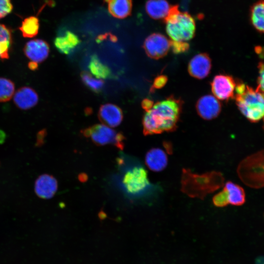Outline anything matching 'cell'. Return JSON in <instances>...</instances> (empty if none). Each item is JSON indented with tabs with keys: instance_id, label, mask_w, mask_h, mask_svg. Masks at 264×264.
Listing matches in <instances>:
<instances>
[{
	"instance_id": "cell-1",
	"label": "cell",
	"mask_w": 264,
	"mask_h": 264,
	"mask_svg": "<svg viewBox=\"0 0 264 264\" xmlns=\"http://www.w3.org/2000/svg\"><path fill=\"white\" fill-rule=\"evenodd\" d=\"M182 102L171 95L154 104L146 111L142 119L145 135L175 131L179 121Z\"/></svg>"
},
{
	"instance_id": "cell-2",
	"label": "cell",
	"mask_w": 264,
	"mask_h": 264,
	"mask_svg": "<svg viewBox=\"0 0 264 264\" xmlns=\"http://www.w3.org/2000/svg\"><path fill=\"white\" fill-rule=\"evenodd\" d=\"M221 173L215 171L199 175L183 168L181 177V191L188 196L202 200L208 194L213 193L224 185Z\"/></svg>"
},
{
	"instance_id": "cell-3",
	"label": "cell",
	"mask_w": 264,
	"mask_h": 264,
	"mask_svg": "<svg viewBox=\"0 0 264 264\" xmlns=\"http://www.w3.org/2000/svg\"><path fill=\"white\" fill-rule=\"evenodd\" d=\"M235 92L236 105L249 121L255 123L264 118V97L259 90L238 82Z\"/></svg>"
},
{
	"instance_id": "cell-4",
	"label": "cell",
	"mask_w": 264,
	"mask_h": 264,
	"mask_svg": "<svg viewBox=\"0 0 264 264\" xmlns=\"http://www.w3.org/2000/svg\"><path fill=\"white\" fill-rule=\"evenodd\" d=\"M163 21L166 24V32L173 41L187 42L195 36L194 19L187 12L179 11L177 5H173Z\"/></svg>"
},
{
	"instance_id": "cell-5",
	"label": "cell",
	"mask_w": 264,
	"mask_h": 264,
	"mask_svg": "<svg viewBox=\"0 0 264 264\" xmlns=\"http://www.w3.org/2000/svg\"><path fill=\"white\" fill-rule=\"evenodd\" d=\"M237 174L246 186L259 189L264 187V149L246 157L238 165Z\"/></svg>"
},
{
	"instance_id": "cell-6",
	"label": "cell",
	"mask_w": 264,
	"mask_h": 264,
	"mask_svg": "<svg viewBox=\"0 0 264 264\" xmlns=\"http://www.w3.org/2000/svg\"><path fill=\"white\" fill-rule=\"evenodd\" d=\"M126 190L135 196L157 194L160 191L158 185L151 183L148 178L146 170L141 165H137L129 170L122 180Z\"/></svg>"
},
{
	"instance_id": "cell-7",
	"label": "cell",
	"mask_w": 264,
	"mask_h": 264,
	"mask_svg": "<svg viewBox=\"0 0 264 264\" xmlns=\"http://www.w3.org/2000/svg\"><path fill=\"white\" fill-rule=\"evenodd\" d=\"M85 137L89 138L96 145H112L123 150L125 137L122 133L117 132L104 124H96L81 131Z\"/></svg>"
},
{
	"instance_id": "cell-8",
	"label": "cell",
	"mask_w": 264,
	"mask_h": 264,
	"mask_svg": "<svg viewBox=\"0 0 264 264\" xmlns=\"http://www.w3.org/2000/svg\"><path fill=\"white\" fill-rule=\"evenodd\" d=\"M143 48L148 57L159 59L168 53L171 48V41L161 33H154L146 38Z\"/></svg>"
},
{
	"instance_id": "cell-9",
	"label": "cell",
	"mask_w": 264,
	"mask_h": 264,
	"mask_svg": "<svg viewBox=\"0 0 264 264\" xmlns=\"http://www.w3.org/2000/svg\"><path fill=\"white\" fill-rule=\"evenodd\" d=\"M236 84L237 82L231 75L218 74L211 83V90L217 99L228 101L234 97Z\"/></svg>"
},
{
	"instance_id": "cell-10",
	"label": "cell",
	"mask_w": 264,
	"mask_h": 264,
	"mask_svg": "<svg viewBox=\"0 0 264 264\" xmlns=\"http://www.w3.org/2000/svg\"><path fill=\"white\" fill-rule=\"evenodd\" d=\"M196 110L200 117L205 120H211L218 117L221 106L215 96L208 94L200 97L196 103Z\"/></svg>"
},
{
	"instance_id": "cell-11",
	"label": "cell",
	"mask_w": 264,
	"mask_h": 264,
	"mask_svg": "<svg viewBox=\"0 0 264 264\" xmlns=\"http://www.w3.org/2000/svg\"><path fill=\"white\" fill-rule=\"evenodd\" d=\"M212 66L211 58L206 53H201L194 56L190 61L188 71L193 77L202 79L210 73Z\"/></svg>"
},
{
	"instance_id": "cell-12",
	"label": "cell",
	"mask_w": 264,
	"mask_h": 264,
	"mask_svg": "<svg viewBox=\"0 0 264 264\" xmlns=\"http://www.w3.org/2000/svg\"><path fill=\"white\" fill-rule=\"evenodd\" d=\"M23 52L31 61L38 64L44 61L47 58L49 53V46L44 40L34 39L26 43Z\"/></svg>"
},
{
	"instance_id": "cell-13",
	"label": "cell",
	"mask_w": 264,
	"mask_h": 264,
	"mask_svg": "<svg viewBox=\"0 0 264 264\" xmlns=\"http://www.w3.org/2000/svg\"><path fill=\"white\" fill-rule=\"evenodd\" d=\"M98 116L100 121L105 125L116 127L122 121L123 114L122 110L118 106L107 103L100 107Z\"/></svg>"
},
{
	"instance_id": "cell-14",
	"label": "cell",
	"mask_w": 264,
	"mask_h": 264,
	"mask_svg": "<svg viewBox=\"0 0 264 264\" xmlns=\"http://www.w3.org/2000/svg\"><path fill=\"white\" fill-rule=\"evenodd\" d=\"M57 189V181L52 176L42 175L35 181V192L42 198H51L55 194Z\"/></svg>"
},
{
	"instance_id": "cell-15",
	"label": "cell",
	"mask_w": 264,
	"mask_h": 264,
	"mask_svg": "<svg viewBox=\"0 0 264 264\" xmlns=\"http://www.w3.org/2000/svg\"><path fill=\"white\" fill-rule=\"evenodd\" d=\"M16 106L22 110H28L34 107L38 103L39 97L32 88L23 87L18 89L13 95Z\"/></svg>"
},
{
	"instance_id": "cell-16",
	"label": "cell",
	"mask_w": 264,
	"mask_h": 264,
	"mask_svg": "<svg viewBox=\"0 0 264 264\" xmlns=\"http://www.w3.org/2000/svg\"><path fill=\"white\" fill-rule=\"evenodd\" d=\"M145 164L151 171L159 172L167 166L168 157L165 152L158 148H152L146 153Z\"/></svg>"
},
{
	"instance_id": "cell-17",
	"label": "cell",
	"mask_w": 264,
	"mask_h": 264,
	"mask_svg": "<svg viewBox=\"0 0 264 264\" xmlns=\"http://www.w3.org/2000/svg\"><path fill=\"white\" fill-rule=\"evenodd\" d=\"M172 6L167 0H148L145 4V10L151 18L164 20Z\"/></svg>"
},
{
	"instance_id": "cell-18",
	"label": "cell",
	"mask_w": 264,
	"mask_h": 264,
	"mask_svg": "<svg viewBox=\"0 0 264 264\" xmlns=\"http://www.w3.org/2000/svg\"><path fill=\"white\" fill-rule=\"evenodd\" d=\"M81 43L77 35L67 31L64 35L57 37L54 44L57 49L61 53L67 55L71 53Z\"/></svg>"
},
{
	"instance_id": "cell-19",
	"label": "cell",
	"mask_w": 264,
	"mask_h": 264,
	"mask_svg": "<svg viewBox=\"0 0 264 264\" xmlns=\"http://www.w3.org/2000/svg\"><path fill=\"white\" fill-rule=\"evenodd\" d=\"M108 4L109 13L117 19H124L131 14L132 0H105Z\"/></svg>"
},
{
	"instance_id": "cell-20",
	"label": "cell",
	"mask_w": 264,
	"mask_h": 264,
	"mask_svg": "<svg viewBox=\"0 0 264 264\" xmlns=\"http://www.w3.org/2000/svg\"><path fill=\"white\" fill-rule=\"evenodd\" d=\"M229 204L241 206L245 202V194L243 189L239 185L228 181L224 185Z\"/></svg>"
},
{
	"instance_id": "cell-21",
	"label": "cell",
	"mask_w": 264,
	"mask_h": 264,
	"mask_svg": "<svg viewBox=\"0 0 264 264\" xmlns=\"http://www.w3.org/2000/svg\"><path fill=\"white\" fill-rule=\"evenodd\" d=\"M249 17L253 27L259 32L264 34V0H258L252 5Z\"/></svg>"
},
{
	"instance_id": "cell-22",
	"label": "cell",
	"mask_w": 264,
	"mask_h": 264,
	"mask_svg": "<svg viewBox=\"0 0 264 264\" xmlns=\"http://www.w3.org/2000/svg\"><path fill=\"white\" fill-rule=\"evenodd\" d=\"M90 72L97 79H110L113 78V74L108 66L103 63L98 57L92 55L88 64Z\"/></svg>"
},
{
	"instance_id": "cell-23",
	"label": "cell",
	"mask_w": 264,
	"mask_h": 264,
	"mask_svg": "<svg viewBox=\"0 0 264 264\" xmlns=\"http://www.w3.org/2000/svg\"><path fill=\"white\" fill-rule=\"evenodd\" d=\"M11 44L12 35L10 31L4 25L0 24V59L9 58Z\"/></svg>"
},
{
	"instance_id": "cell-24",
	"label": "cell",
	"mask_w": 264,
	"mask_h": 264,
	"mask_svg": "<svg viewBox=\"0 0 264 264\" xmlns=\"http://www.w3.org/2000/svg\"><path fill=\"white\" fill-rule=\"evenodd\" d=\"M39 29V20L37 17L30 16L22 21L20 30L25 38H32L36 36Z\"/></svg>"
},
{
	"instance_id": "cell-25",
	"label": "cell",
	"mask_w": 264,
	"mask_h": 264,
	"mask_svg": "<svg viewBox=\"0 0 264 264\" xmlns=\"http://www.w3.org/2000/svg\"><path fill=\"white\" fill-rule=\"evenodd\" d=\"M83 84L90 90L95 93H100L104 87V82L101 79H96L87 71H83L80 74Z\"/></svg>"
},
{
	"instance_id": "cell-26",
	"label": "cell",
	"mask_w": 264,
	"mask_h": 264,
	"mask_svg": "<svg viewBox=\"0 0 264 264\" xmlns=\"http://www.w3.org/2000/svg\"><path fill=\"white\" fill-rule=\"evenodd\" d=\"M15 92V84L10 79L0 77V102L10 100Z\"/></svg>"
},
{
	"instance_id": "cell-27",
	"label": "cell",
	"mask_w": 264,
	"mask_h": 264,
	"mask_svg": "<svg viewBox=\"0 0 264 264\" xmlns=\"http://www.w3.org/2000/svg\"><path fill=\"white\" fill-rule=\"evenodd\" d=\"M212 201L214 205L218 207H223L229 204L227 193L223 190L216 194L213 198Z\"/></svg>"
},
{
	"instance_id": "cell-28",
	"label": "cell",
	"mask_w": 264,
	"mask_h": 264,
	"mask_svg": "<svg viewBox=\"0 0 264 264\" xmlns=\"http://www.w3.org/2000/svg\"><path fill=\"white\" fill-rule=\"evenodd\" d=\"M259 75L257 79V87L256 89L259 90L264 97V62H260L258 64ZM263 129H264V117L263 118Z\"/></svg>"
},
{
	"instance_id": "cell-29",
	"label": "cell",
	"mask_w": 264,
	"mask_h": 264,
	"mask_svg": "<svg viewBox=\"0 0 264 264\" xmlns=\"http://www.w3.org/2000/svg\"><path fill=\"white\" fill-rule=\"evenodd\" d=\"M189 47V44L186 42L171 41V48L175 54H177L187 52Z\"/></svg>"
},
{
	"instance_id": "cell-30",
	"label": "cell",
	"mask_w": 264,
	"mask_h": 264,
	"mask_svg": "<svg viewBox=\"0 0 264 264\" xmlns=\"http://www.w3.org/2000/svg\"><path fill=\"white\" fill-rule=\"evenodd\" d=\"M12 9L11 0H0V19L9 14Z\"/></svg>"
},
{
	"instance_id": "cell-31",
	"label": "cell",
	"mask_w": 264,
	"mask_h": 264,
	"mask_svg": "<svg viewBox=\"0 0 264 264\" xmlns=\"http://www.w3.org/2000/svg\"><path fill=\"white\" fill-rule=\"evenodd\" d=\"M168 77L167 76L163 74L157 76L154 81L150 91L153 92L155 89L161 88L166 85Z\"/></svg>"
},
{
	"instance_id": "cell-32",
	"label": "cell",
	"mask_w": 264,
	"mask_h": 264,
	"mask_svg": "<svg viewBox=\"0 0 264 264\" xmlns=\"http://www.w3.org/2000/svg\"><path fill=\"white\" fill-rule=\"evenodd\" d=\"M154 105V102L152 100L148 98L143 99L141 102L142 108L147 111L152 109Z\"/></svg>"
},
{
	"instance_id": "cell-33",
	"label": "cell",
	"mask_w": 264,
	"mask_h": 264,
	"mask_svg": "<svg viewBox=\"0 0 264 264\" xmlns=\"http://www.w3.org/2000/svg\"><path fill=\"white\" fill-rule=\"evenodd\" d=\"M46 134V131L45 130H43L40 131L37 136V142L36 145L40 146L43 143L44 139Z\"/></svg>"
},
{
	"instance_id": "cell-34",
	"label": "cell",
	"mask_w": 264,
	"mask_h": 264,
	"mask_svg": "<svg viewBox=\"0 0 264 264\" xmlns=\"http://www.w3.org/2000/svg\"><path fill=\"white\" fill-rule=\"evenodd\" d=\"M28 67L31 70H35L38 67V64L36 62L31 61L28 63Z\"/></svg>"
},
{
	"instance_id": "cell-35",
	"label": "cell",
	"mask_w": 264,
	"mask_h": 264,
	"mask_svg": "<svg viewBox=\"0 0 264 264\" xmlns=\"http://www.w3.org/2000/svg\"><path fill=\"white\" fill-rule=\"evenodd\" d=\"M6 137V133L1 130H0V144L4 143Z\"/></svg>"
},
{
	"instance_id": "cell-36",
	"label": "cell",
	"mask_w": 264,
	"mask_h": 264,
	"mask_svg": "<svg viewBox=\"0 0 264 264\" xmlns=\"http://www.w3.org/2000/svg\"><path fill=\"white\" fill-rule=\"evenodd\" d=\"M79 177H81V178H80V180H81L82 181H83L84 180H86V175L85 174H82V176H79Z\"/></svg>"
}]
</instances>
